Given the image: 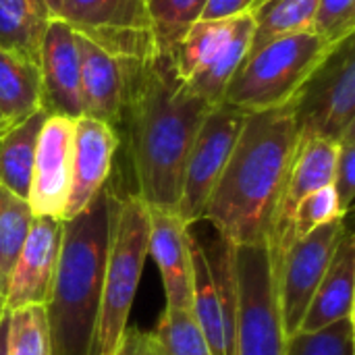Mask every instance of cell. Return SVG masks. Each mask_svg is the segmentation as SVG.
<instances>
[{
  "instance_id": "24",
  "label": "cell",
  "mask_w": 355,
  "mask_h": 355,
  "mask_svg": "<svg viewBox=\"0 0 355 355\" xmlns=\"http://www.w3.org/2000/svg\"><path fill=\"white\" fill-rule=\"evenodd\" d=\"M320 0H262L252 12L254 33L250 52L264 46L270 40L312 31V21Z\"/></svg>"
},
{
  "instance_id": "25",
  "label": "cell",
  "mask_w": 355,
  "mask_h": 355,
  "mask_svg": "<svg viewBox=\"0 0 355 355\" xmlns=\"http://www.w3.org/2000/svg\"><path fill=\"white\" fill-rule=\"evenodd\" d=\"M206 2L208 0H146L158 54H173L189 27L202 19Z\"/></svg>"
},
{
  "instance_id": "11",
  "label": "cell",
  "mask_w": 355,
  "mask_h": 355,
  "mask_svg": "<svg viewBox=\"0 0 355 355\" xmlns=\"http://www.w3.org/2000/svg\"><path fill=\"white\" fill-rule=\"evenodd\" d=\"M245 112L229 104H216L206 114L187 156L177 216L189 227L202 220L208 198L220 179L237 137L245 123Z\"/></svg>"
},
{
  "instance_id": "10",
  "label": "cell",
  "mask_w": 355,
  "mask_h": 355,
  "mask_svg": "<svg viewBox=\"0 0 355 355\" xmlns=\"http://www.w3.org/2000/svg\"><path fill=\"white\" fill-rule=\"evenodd\" d=\"M345 227V216L316 227L308 235L291 241L275 266L279 312L285 337H291L300 331L306 310L331 264Z\"/></svg>"
},
{
  "instance_id": "30",
  "label": "cell",
  "mask_w": 355,
  "mask_h": 355,
  "mask_svg": "<svg viewBox=\"0 0 355 355\" xmlns=\"http://www.w3.org/2000/svg\"><path fill=\"white\" fill-rule=\"evenodd\" d=\"M339 216H347L337 200V193L333 189V185L322 187L310 196H306L300 206L295 208L293 214V225H291V241L308 235L310 231H314L316 227L339 218Z\"/></svg>"
},
{
  "instance_id": "29",
  "label": "cell",
  "mask_w": 355,
  "mask_h": 355,
  "mask_svg": "<svg viewBox=\"0 0 355 355\" xmlns=\"http://www.w3.org/2000/svg\"><path fill=\"white\" fill-rule=\"evenodd\" d=\"M8 352L10 355H50L46 306L8 310Z\"/></svg>"
},
{
  "instance_id": "12",
  "label": "cell",
  "mask_w": 355,
  "mask_h": 355,
  "mask_svg": "<svg viewBox=\"0 0 355 355\" xmlns=\"http://www.w3.org/2000/svg\"><path fill=\"white\" fill-rule=\"evenodd\" d=\"M75 119L48 114L37 137L29 206L33 216H62L73 177Z\"/></svg>"
},
{
  "instance_id": "19",
  "label": "cell",
  "mask_w": 355,
  "mask_h": 355,
  "mask_svg": "<svg viewBox=\"0 0 355 355\" xmlns=\"http://www.w3.org/2000/svg\"><path fill=\"white\" fill-rule=\"evenodd\" d=\"M355 287V239L349 225L331 258V264L306 310L300 331L310 333L337 320L354 316Z\"/></svg>"
},
{
  "instance_id": "14",
  "label": "cell",
  "mask_w": 355,
  "mask_h": 355,
  "mask_svg": "<svg viewBox=\"0 0 355 355\" xmlns=\"http://www.w3.org/2000/svg\"><path fill=\"white\" fill-rule=\"evenodd\" d=\"M335 160H337L335 141H329L322 137L300 139L285 189L281 193V200L272 218L270 237H268L275 266L279 264V260L283 258L285 250L291 243V225H293L295 208L306 196L333 185Z\"/></svg>"
},
{
  "instance_id": "37",
  "label": "cell",
  "mask_w": 355,
  "mask_h": 355,
  "mask_svg": "<svg viewBox=\"0 0 355 355\" xmlns=\"http://www.w3.org/2000/svg\"><path fill=\"white\" fill-rule=\"evenodd\" d=\"M6 129H8V125H6V121H4V116H2V112H0V137L6 133Z\"/></svg>"
},
{
  "instance_id": "5",
  "label": "cell",
  "mask_w": 355,
  "mask_h": 355,
  "mask_svg": "<svg viewBox=\"0 0 355 355\" xmlns=\"http://www.w3.org/2000/svg\"><path fill=\"white\" fill-rule=\"evenodd\" d=\"M331 48L312 31L266 42L241 60L227 85L223 104L245 114L289 104Z\"/></svg>"
},
{
  "instance_id": "28",
  "label": "cell",
  "mask_w": 355,
  "mask_h": 355,
  "mask_svg": "<svg viewBox=\"0 0 355 355\" xmlns=\"http://www.w3.org/2000/svg\"><path fill=\"white\" fill-rule=\"evenodd\" d=\"M285 355H355L354 316L285 339Z\"/></svg>"
},
{
  "instance_id": "6",
  "label": "cell",
  "mask_w": 355,
  "mask_h": 355,
  "mask_svg": "<svg viewBox=\"0 0 355 355\" xmlns=\"http://www.w3.org/2000/svg\"><path fill=\"white\" fill-rule=\"evenodd\" d=\"M254 33L252 15L233 19H200L189 27L171 58L187 87L216 106L229 81L250 52Z\"/></svg>"
},
{
  "instance_id": "20",
  "label": "cell",
  "mask_w": 355,
  "mask_h": 355,
  "mask_svg": "<svg viewBox=\"0 0 355 355\" xmlns=\"http://www.w3.org/2000/svg\"><path fill=\"white\" fill-rule=\"evenodd\" d=\"M46 119L48 112L40 108L0 137V185L23 200L29 198L37 137Z\"/></svg>"
},
{
  "instance_id": "22",
  "label": "cell",
  "mask_w": 355,
  "mask_h": 355,
  "mask_svg": "<svg viewBox=\"0 0 355 355\" xmlns=\"http://www.w3.org/2000/svg\"><path fill=\"white\" fill-rule=\"evenodd\" d=\"M42 108L40 64L0 48V112L8 127Z\"/></svg>"
},
{
  "instance_id": "38",
  "label": "cell",
  "mask_w": 355,
  "mask_h": 355,
  "mask_svg": "<svg viewBox=\"0 0 355 355\" xmlns=\"http://www.w3.org/2000/svg\"><path fill=\"white\" fill-rule=\"evenodd\" d=\"M0 310H4V291H2V285H0Z\"/></svg>"
},
{
  "instance_id": "33",
  "label": "cell",
  "mask_w": 355,
  "mask_h": 355,
  "mask_svg": "<svg viewBox=\"0 0 355 355\" xmlns=\"http://www.w3.org/2000/svg\"><path fill=\"white\" fill-rule=\"evenodd\" d=\"M262 0H208L202 12V19L216 21V19H233L241 15H252Z\"/></svg>"
},
{
  "instance_id": "16",
  "label": "cell",
  "mask_w": 355,
  "mask_h": 355,
  "mask_svg": "<svg viewBox=\"0 0 355 355\" xmlns=\"http://www.w3.org/2000/svg\"><path fill=\"white\" fill-rule=\"evenodd\" d=\"M116 148L119 133L114 127L85 114L75 119L73 177L60 220L79 214L104 189V183L110 177Z\"/></svg>"
},
{
  "instance_id": "39",
  "label": "cell",
  "mask_w": 355,
  "mask_h": 355,
  "mask_svg": "<svg viewBox=\"0 0 355 355\" xmlns=\"http://www.w3.org/2000/svg\"><path fill=\"white\" fill-rule=\"evenodd\" d=\"M2 312H4V310H0V316H2Z\"/></svg>"
},
{
  "instance_id": "34",
  "label": "cell",
  "mask_w": 355,
  "mask_h": 355,
  "mask_svg": "<svg viewBox=\"0 0 355 355\" xmlns=\"http://www.w3.org/2000/svg\"><path fill=\"white\" fill-rule=\"evenodd\" d=\"M112 355H160V349L152 333H144L139 329H125Z\"/></svg>"
},
{
  "instance_id": "9",
  "label": "cell",
  "mask_w": 355,
  "mask_h": 355,
  "mask_svg": "<svg viewBox=\"0 0 355 355\" xmlns=\"http://www.w3.org/2000/svg\"><path fill=\"white\" fill-rule=\"evenodd\" d=\"M56 19L123 60L158 54L146 0H62Z\"/></svg>"
},
{
  "instance_id": "21",
  "label": "cell",
  "mask_w": 355,
  "mask_h": 355,
  "mask_svg": "<svg viewBox=\"0 0 355 355\" xmlns=\"http://www.w3.org/2000/svg\"><path fill=\"white\" fill-rule=\"evenodd\" d=\"M50 19L44 0H0V48L40 64Z\"/></svg>"
},
{
  "instance_id": "17",
  "label": "cell",
  "mask_w": 355,
  "mask_h": 355,
  "mask_svg": "<svg viewBox=\"0 0 355 355\" xmlns=\"http://www.w3.org/2000/svg\"><path fill=\"white\" fill-rule=\"evenodd\" d=\"M150 210L148 256L160 268L166 306L191 310V239L187 225L177 212Z\"/></svg>"
},
{
  "instance_id": "35",
  "label": "cell",
  "mask_w": 355,
  "mask_h": 355,
  "mask_svg": "<svg viewBox=\"0 0 355 355\" xmlns=\"http://www.w3.org/2000/svg\"><path fill=\"white\" fill-rule=\"evenodd\" d=\"M0 355H10L8 352V310L0 316Z\"/></svg>"
},
{
  "instance_id": "23",
  "label": "cell",
  "mask_w": 355,
  "mask_h": 355,
  "mask_svg": "<svg viewBox=\"0 0 355 355\" xmlns=\"http://www.w3.org/2000/svg\"><path fill=\"white\" fill-rule=\"evenodd\" d=\"M191 314L210 347L212 355H227L225 322L218 306V297L204 260V254L191 237Z\"/></svg>"
},
{
  "instance_id": "8",
  "label": "cell",
  "mask_w": 355,
  "mask_h": 355,
  "mask_svg": "<svg viewBox=\"0 0 355 355\" xmlns=\"http://www.w3.org/2000/svg\"><path fill=\"white\" fill-rule=\"evenodd\" d=\"M235 262L239 285L235 355H285L287 337L279 312L270 245H237Z\"/></svg>"
},
{
  "instance_id": "27",
  "label": "cell",
  "mask_w": 355,
  "mask_h": 355,
  "mask_svg": "<svg viewBox=\"0 0 355 355\" xmlns=\"http://www.w3.org/2000/svg\"><path fill=\"white\" fill-rule=\"evenodd\" d=\"M152 335L160 355H212L191 310L166 306Z\"/></svg>"
},
{
  "instance_id": "13",
  "label": "cell",
  "mask_w": 355,
  "mask_h": 355,
  "mask_svg": "<svg viewBox=\"0 0 355 355\" xmlns=\"http://www.w3.org/2000/svg\"><path fill=\"white\" fill-rule=\"evenodd\" d=\"M60 218L33 216L29 235L21 248V254L4 289V310L48 304L60 252Z\"/></svg>"
},
{
  "instance_id": "7",
  "label": "cell",
  "mask_w": 355,
  "mask_h": 355,
  "mask_svg": "<svg viewBox=\"0 0 355 355\" xmlns=\"http://www.w3.org/2000/svg\"><path fill=\"white\" fill-rule=\"evenodd\" d=\"M300 139L339 141L355 123V35L329 50L291 100Z\"/></svg>"
},
{
  "instance_id": "26",
  "label": "cell",
  "mask_w": 355,
  "mask_h": 355,
  "mask_svg": "<svg viewBox=\"0 0 355 355\" xmlns=\"http://www.w3.org/2000/svg\"><path fill=\"white\" fill-rule=\"evenodd\" d=\"M33 212L27 200L0 185V285L6 289L12 266L29 235Z\"/></svg>"
},
{
  "instance_id": "3",
  "label": "cell",
  "mask_w": 355,
  "mask_h": 355,
  "mask_svg": "<svg viewBox=\"0 0 355 355\" xmlns=\"http://www.w3.org/2000/svg\"><path fill=\"white\" fill-rule=\"evenodd\" d=\"M110 243L108 189L62 220V239L46 304L50 355H89Z\"/></svg>"
},
{
  "instance_id": "2",
  "label": "cell",
  "mask_w": 355,
  "mask_h": 355,
  "mask_svg": "<svg viewBox=\"0 0 355 355\" xmlns=\"http://www.w3.org/2000/svg\"><path fill=\"white\" fill-rule=\"evenodd\" d=\"M297 146L300 131L291 102L248 114L202 218L235 245L268 243Z\"/></svg>"
},
{
  "instance_id": "15",
  "label": "cell",
  "mask_w": 355,
  "mask_h": 355,
  "mask_svg": "<svg viewBox=\"0 0 355 355\" xmlns=\"http://www.w3.org/2000/svg\"><path fill=\"white\" fill-rule=\"evenodd\" d=\"M42 108L69 119L83 116L81 62L77 33L60 19H50L40 52Z\"/></svg>"
},
{
  "instance_id": "31",
  "label": "cell",
  "mask_w": 355,
  "mask_h": 355,
  "mask_svg": "<svg viewBox=\"0 0 355 355\" xmlns=\"http://www.w3.org/2000/svg\"><path fill=\"white\" fill-rule=\"evenodd\" d=\"M312 33L329 46H337L345 37L355 35V0H320L312 21Z\"/></svg>"
},
{
  "instance_id": "4",
  "label": "cell",
  "mask_w": 355,
  "mask_h": 355,
  "mask_svg": "<svg viewBox=\"0 0 355 355\" xmlns=\"http://www.w3.org/2000/svg\"><path fill=\"white\" fill-rule=\"evenodd\" d=\"M110 243L104 268L102 297L89 355H112L129 320L141 270L148 258L150 210L135 196L108 189Z\"/></svg>"
},
{
  "instance_id": "36",
  "label": "cell",
  "mask_w": 355,
  "mask_h": 355,
  "mask_svg": "<svg viewBox=\"0 0 355 355\" xmlns=\"http://www.w3.org/2000/svg\"><path fill=\"white\" fill-rule=\"evenodd\" d=\"M44 2H46V6H48V10H50L52 19H56V17H58V12H60L62 0H44Z\"/></svg>"
},
{
  "instance_id": "18",
  "label": "cell",
  "mask_w": 355,
  "mask_h": 355,
  "mask_svg": "<svg viewBox=\"0 0 355 355\" xmlns=\"http://www.w3.org/2000/svg\"><path fill=\"white\" fill-rule=\"evenodd\" d=\"M83 114L116 129L125 104V60L77 35Z\"/></svg>"
},
{
  "instance_id": "1",
  "label": "cell",
  "mask_w": 355,
  "mask_h": 355,
  "mask_svg": "<svg viewBox=\"0 0 355 355\" xmlns=\"http://www.w3.org/2000/svg\"><path fill=\"white\" fill-rule=\"evenodd\" d=\"M212 104L193 94L171 54L125 60L123 119L137 189L148 208L177 212L193 139Z\"/></svg>"
},
{
  "instance_id": "32",
  "label": "cell",
  "mask_w": 355,
  "mask_h": 355,
  "mask_svg": "<svg viewBox=\"0 0 355 355\" xmlns=\"http://www.w3.org/2000/svg\"><path fill=\"white\" fill-rule=\"evenodd\" d=\"M333 189L339 206L349 214L355 198V123L337 141V160L333 171Z\"/></svg>"
}]
</instances>
